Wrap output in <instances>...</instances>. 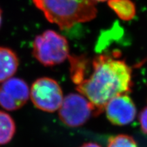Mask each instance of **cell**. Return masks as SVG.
<instances>
[{
    "instance_id": "cell-10",
    "label": "cell",
    "mask_w": 147,
    "mask_h": 147,
    "mask_svg": "<svg viewBox=\"0 0 147 147\" xmlns=\"http://www.w3.org/2000/svg\"><path fill=\"white\" fill-rule=\"evenodd\" d=\"M15 132L16 124L14 119L8 113L0 110V145L10 142Z\"/></svg>"
},
{
    "instance_id": "cell-5",
    "label": "cell",
    "mask_w": 147,
    "mask_h": 147,
    "mask_svg": "<svg viewBox=\"0 0 147 147\" xmlns=\"http://www.w3.org/2000/svg\"><path fill=\"white\" fill-rule=\"evenodd\" d=\"M94 113V109L87 98L78 93L66 95L59 109L61 122L71 127H77L85 123Z\"/></svg>"
},
{
    "instance_id": "cell-1",
    "label": "cell",
    "mask_w": 147,
    "mask_h": 147,
    "mask_svg": "<svg viewBox=\"0 0 147 147\" xmlns=\"http://www.w3.org/2000/svg\"><path fill=\"white\" fill-rule=\"evenodd\" d=\"M119 53L101 54L92 60L91 71L76 85V90L100 114L113 97L127 94L133 87L132 69Z\"/></svg>"
},
{
    "instance_id": "cell-12",
    "label": "cell",
    "mask_w": 147,
    "mask_h": 147,
    "mask_svg": "<svg viewBox=\"0 0 147 147\" xmlns=\"http://www.w3.org/2000/svg\"><path fill=\"white\" fill-rule=\"evenodd\" d=\"M139 122L142 132L147 134V106L140 113Z\"/></svg>"
},
{
    "instance_id": "cell-8",
    "label": "cell",
    "mask_w": 147,
    "mask_h": 147,
    "mask_svg": "<svg viewBox=\"0 0 147 147\" xmlns=\"http://www.w3.org/2000/svg\"><path fill=\"white\" fill-rule=\"evenodd\" d=\"M18 65V57L13 51L0 47V82L12 78L17 71Z\"/></svg>"
},
{
    "instance_id": "cell-11",
    "label": "cell",
    "mask_w": 147,
    "mask_h": 147,
    "mask_svg": "<svg viewBox=\"0 0 147 147\" xmlns=\"http://www.w3.org/2000/svg\"><path fill=\"white\" fill-rule=\"evenodd\" d=\"M108 147H138V146L131 136L125 134H120L110 138Z\"/></svg>"
},
{
    "instance_id": "cell-15",
    "label": "cell",
    "mask_w": 147,
    "mask_h": 147,
    "mask_svg": "<svg viewBox=\"0 0 147 147\" xmlns=\"http://www.w3.org/2000/svg\"><path fill=\"white\" fill-rule=\"evenodd\" d=\"M93 1H100V2H102V1H109V0H92Z\"/></svg>"
},
{
    "instance_id": "cell-9",
    "label": "cell",
    "mask_w": 147,
    "mask_h": 147,
    "mask_svg": "<svg viewBox=\"0 0 147 147\" xmlns=\"http://www.w3.org/2000/svg\"><path fill=\"white\" fill-rule=\"evenodd\" d=\"M108 5L121 20L125 21H131L136 13V5L131 0H109Z\"/></svg>"
},
{
    "instance_id": "cell-13",
    "label": "cell",
    "mask_w": 147,
    "mask_h": 147,
    "mask_svg": "<svg viewBox=\"0 0 147 147\" xmlns=\"http://www.w3.org/2000/svg\"><path fill=\"white\" fill-rule=\"evenodd\" d=\"M80 147H102V146L94 142H87V143H84V144H82V146Z\"/></svg>"
},
{
    "instance_id": "cell-6",
    "label": "cell",
    "mask_w": 147,
    "mask_h": 147,
    "mask_svg": "<svg viewBox=\"0 0 147 147\" xmlns=\"http://www.w3.org/2000/svg\"><path fill=\"white\" fill-rule=\"evenodd\" d=\"M30 97V90L25 80L10 78L0 86V106L9 111L20 109Z\"/></svg>"
},
{
    "instance_id": "cell-14",
    "label": "cell",
    "mask_w": 147,
    "mask_h": 147,
    "mask_svg": "<svg viewBox=\"0 0 147 147\" xmlns=\"http://www.w3.org/2000/svg\"><path fill=\"white\" fill-rule=\"evenodd\" d=\"M1 21H2V12H1V8H0V27L1 25Z\"/></svg>"
},
{
    "instance_id": "cell-2",
    "label": "cell",
    "mask_w": 147,
    "mask_h": 147,
    "mask_svg": "<svg viewBox=\"0 0 147 147\" xmlns=\"http://www.w3.org/2000/svg\"><path fill=\"white\" fill-rule=\"evenodd\" d=\"M50 23L61 29L92 21L97 10L92 0H33Z\"/></svg>"
},
{
    "instance_id": "cell-3",
    "label": "cell",
    "mask_w": 147,
    "mask_h": 147,
    "mask_svg": "<svg viewBox=\"0 0 147 147\" xmlns=\"http://www.w3.org/2000/svg\"><path fill=\"white\" fill-rule=\"evenodd\" d=\"M33 55L42 65H58L69 57L68 42L65 37L56 32L47 30L35 38Z\"/></svg>"
},
{
    "instance_id": "cell-4",
    "label": "cell",
    "mask_w": 147,
    "mask_h": 147,
    "mask_svg": "<svg viewBox=\"0 0 147 147\" xmlns=\"http://www.w3.org/2000/svg\"><path fill=\"white\" fill-rule=\"evenodd\" d=\"M30 97L37 108L53 113L59 109L63 101V91L58 82L47 77L37 79L30 89Z\"/></svg>"
},
{
    "instance_id": "cell-7",
    "label": "cell",
    "mask_w": 147,
    "mask_h": 147,
    "mask_svg": "<svg viewBox=\"0 0 147 147\" xmlns=\"http://www.w3.org/2000/svg\"><path fill=\"white\" fill-rule=\"evenodd\" d=\"M106 117L116 125H126L133 121L136 116L135 104L128 94H121L113 97L105 108Z\"/></svg>"
}]
</instances>
